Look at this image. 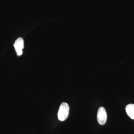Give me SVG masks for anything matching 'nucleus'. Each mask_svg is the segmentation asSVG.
Instances as JSON below:
<instances>
[{
	"mask_svg": "<svg viewBox=\"0 0 134 134\" xmlns=\"http://www.w3.org/2000/svg\"><path fill=\"white\" fill-rule=\"evenodd\" d=\"M69 107L66 103H63L60 105L58 112V119L61 121L66 119L69 114Z\"/></svg>",
	"mask_w": 134,
	"mask_h": 134,
	"instance_id": "1",
	"label": "nucleus"
},
{
	"mask_svg": "<svg viewBox=\"0 0 134 134\" xmlns=\"http://www.w3.org/2000/svg\"><path fill=\"white\" fill-rule=\"evenodd\" d=\"M97 119L99 125H103L105 124L107 120V114L104 107H100L99 108Z\"/></svg>",
	"mask_w": 134,
	"mask_h": 134,
	"instance_id": "2",
	"label": "nucleus"
},
{
	"mask_svg": "<svg viewBox=\"0 0 134 134\" xmlns=\"http://www.w3.org/2000/svg\"><path fill=\"white\" fill-rule=\"evenodd\" d=\"M14 47L18 55H21L23 54V49L24 48V41L22 38L17 39L14 44Z\"/></svg>",
	"mask_w": 134,
	"mask_h": 134,
	"instance_id": "3",
	"label": "nucleus"
},
{
	"mask_svg": "<svg viewBox=\"0 0 134 134\" xmlns=\"http://www.w3.org/2000/svg\"><path fill=\"white\" fill-rule=\"evenodd\" d=\"M127 114L131 119H134V104H130L127 105L126 107Z\"/></svg>",
	"mask_w": 134,
	"mask_h": 134,
	"instance_id": "4",
	"label": "nucleus"
}]
</instances>
